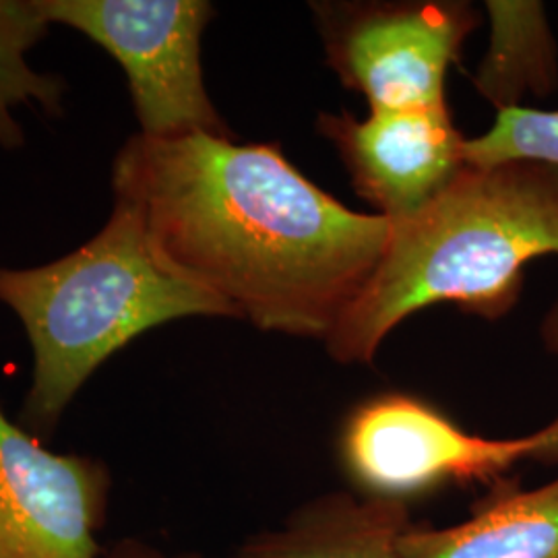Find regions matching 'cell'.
Here are the masks:
<instances>
[{
  "mask_svg": "<svg viewBox=\"0 0 558 558\" xmlns=\"http://www.w3.org/2000/svg\"><path fill=\"white\" fill-rule=\"evenodd\" d=\"M0 302L34 352L21 422L50 439L81 387L141 333L182 317H232L221 302L163 269L133 207L114 199L106 226L77 251L32 269L0 267Z\"/></svg>",
  "mask_w": 558,
  "mask_h": 558,
  "instance_id": "obj_3",
  "label": "cell"
},
{
  "mask_svg": "<svg viewBox=\"0 0 558 558\" xmlns=\"http://www.w3.org/2000/svg\"><path fill=\"white\" fill-rule=\"evenodd\" d=\"M410 525L403 502L325 493L221 558H398L399 538Z\"/></svg>",
  "mask_w": 558,
  "mask_h": 558,
  "instance_id": "obj_10",
  "label": "cell"
},
{
  "mask_svg": "<svg viewBox=\"0 0 558 558\" xmlns=\"http://www.w3.org/2000/svg\"><path fill=\"white\" fill-rule=\"evenodd\" d=\"M48 27L40 0H0V147L23 145V131L13 117L17 106L36 104L52 117L62 112L66 83L34 71L25 60Z\"/></svg>",
  "mask_w": 558,
  "mask_h": 558,
  "instance_id": "obj_12",
  "label": "cell"
},
{
  "mask_svg": "<svg viewBox=\"0 0 558 558\" xmlns=\"http://www.w3.org/2000/svg\"><path fill=\"white\" fill-rule=\"evenodd\" d=\"M542 339L546 350L558 356V299L542 323ZM534 435H536V449L530 459L546 465H558V416Z\"/></svg>",
  "mask_w": 558,
  "mask_h": 558,
  "instance_id": "obj_14",
  "label": "cell"
},
{
  "mask_svg": "<svg viewBox=\"0 0 558 558\" xmlns=\"http://www.w3.org/2000/svg\"><path fill=\"white\" fill-rule=\"evenodd\" d=\"M398 558H558V478L538 488L500 484L447 527L412 523Z\"/></svg>",
  "mask_w": 558,
  "mask_h": 558,
  "instance_id": "obj_9",
  "label": "cell"
},
{
  "mask_svg": "<svg viewBox=\"0 0 558 558\" xmlns=\"http://www.w3.org/2000/svg\"><path fill=\"white\" fill-rule=\"evenodd\" d=\"M493 36L474 85L500 110L518 108L525 94L544 98L557 87V44L539 2H486Z\"/></svg>",
  "mask_w": 558,
  "mask_h": 558,
  "instance_id": "obj_11",
  "label": "cell"
},
{
  "mask_svg": "<svg viewBox=\"0 0 558 558\" xmlns=\"http://www.w3.org/2000/svg\"><path fill=\"white\" fill-rule=\"evenodd\" d=\"M114 199L154 257L263 331L327 341L377 271L391 221L359 214L296 170L279 143L133 135Z\"/></svg>",
  "mask_w": 558,
  "mask_h": 558,
  "instance_id": "obj_1",
  "label": "cell"
},
{
  "mask_svg": "<svg viewBox=\"0 0 558 558\" xmlns=\"http://www.w3.org/2000/svg\"><path fill=\"white\" fill-rule=\"evenodd\" d=\"M558 255V168L539 161L468 166L391 239L359 300L325 345L343 364H371L410 315L451 302L488 320L518 304L523 267Z\"/></svg>",
  "mask_w": 558,
  "mask_h": 558,
  "instance_id": "obj_2",
  "label": "cell"
},
{
  "mask_svg": "<svg viewBox=\"0 0 558 558\" xmlns=\"http://www.w3.org/2000/svg\"><path fill=\"white\" fill-rule=\"evenodd\" d=\"M327 60L371 110L447 106L445 77L478 17L465 2H319Z\"/></svg>",
  "mask_w": 558,
  "mask_h": 558,
  "instance_id": "obj_6",
  "label": "cell"
},
{
  "mask_svg": "<svg viewBox=\"0 0 558 558\" xmlns=\"http://www.w3.org/2000/svg\"><path fill=\"white\" fill-rule=\"evenodd\" d=\"M468 166L488 168L505 161H539L558 168V110H500L493 129L465 141Z\"/></svg>",
  "mask_w": 558,
  "mask_h": 558,
  "instance_id": "obj_13",
  "label": "cell"
},
{
  "mask_svg": "<svg viewBox=\"0 0 558 558\" xmlns=\"http://www.w3.org/2000/svg\"><path fill=\"white\" fill-rule=\"evenodd\" d=\"M110 493L101 459L52 453L0 408V558H106Z\"/></svg>",
  "mask_w": 558,
  "mask_h": 558,
  "instance_id": "obj_7",
  "label": "cell"
},
{
  "mask_svg": "<svg viewBox=\"0 0 558 558\" xmlns=\"http://www.w3.org/2000/svg\"><path fill=\"white\" fill-rule=\"evenodd\" d=\"M48 23L77 29L119 60L145 137L232 131L209 100L201 36L214 17L203 0H40Z\"/></svg>",
  "mask_w": 558,
  "mask_h": 558,
  "instance_id": "obj_4",
  "label": "cell"
},
{
  "mask_svg": "<svg viewBox=\"0 0 558 558\" xmlns=\"http://www.w3.org/2000/svg\"><path fill=\"white\" fill-rule=\"evenodd\" d=\"M317 131L336 147L360 197L389 221L414 218L468 168V140L449 106L371 110L364 120L320 114Z\"/></svg>",
  "mask_w": 558,
  "mask_h": 558,
  "instance_id": "obj_8",
  "label": "cell"
},
{
  "mask_svg": "<svg viewBox=\"0 0 558 558\" xmlns=\"http://www.w3.org/2000/svg\"><path fill=\"white\" fill-rule=\"evenodd\" d=\"M106 558H201L195 553H179V555H170L163 553L160 548L141 542L135 538H124L117 542L112 548L106 550Z\"/></svg>",
  "mask_w": 558,
  "mask_h": 558,
  "instance_id": "obj_15",
  "label": "cell"
},
{
  "mask_svg": "<svg viewBox=\"0 0 558 558\" xmlns=\"http://www.w3.org/2000/svg\"><path fill=\"white\" fill-rule=\"evenodd\" d=\"M338 449L359 495L408 505L451 484L500 478L521 459L532 458L536 435H470L437 405L391 391L362 401L348 414Z\"/></svg>",
  "mask_w": 558,
  "mask_h": 558,
  "instance_id": "obj_5",
  "label": "cell"
}]
</instances>
